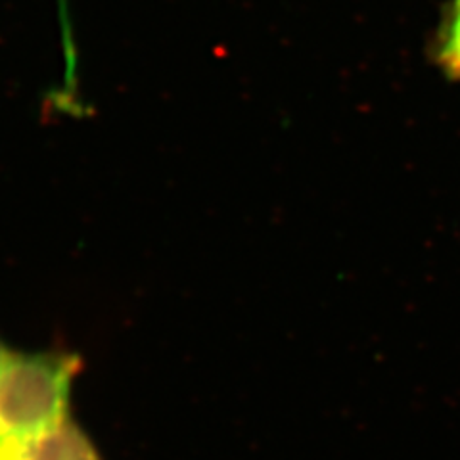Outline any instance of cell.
<instances>
[{
	"label": "cell",
	"instance_id": "4",
	"mask_svg": "<svg viewBox=\"0 0 460 460\" xmlns=\"http://www.w3.org/2000/svg\"><path fill=\"white\" fill-rule=\"evenodd\" d=\"M10 353V349L6 348V345L3 343V341H0V365H3L4 363V358H6V355Z\"/></svg>",
	"mask_w": 460,
	"mask_h": 460
},
{
	"label": "cell",
	"instance_id": "1",
	"mask_svg": "<svg viewBox=\"0 0 460 460\" xmlns=\"http://www.w3.org/2000/svg\"><path fill=\"white\" fill-rule=\"evenodd\" d=\"M81 370L74 353L12 351L0 365V443L40 434L69 416Z\"/></svg>",
	"mask_w": 460,
	"mask_h": 460
},
{
	"label": "cell",
	"instance_id": "2",
	"mask_svg": "<svg viewBox=\"0 0 460 460\" xmlns=\"http://www.w3.org/2000/svg\"><path fill=\"white\" fill-rule=\"evenodd\" d=\"M0 460H102L89 436L69 419L31 438L0 443Z\"/></svg>",
	"mask_w": 460,
	"mask_h": 460
},
{
	"label": "cell",
	"instance_id": "3",
	"mask_svg": "<svg viewBox=\"0 0 460 460\" xmlns=\"http://www.w3.org/2000/svg\"><path fill=\"white\" fill-rule=\"evenodd\" d=\"M438 62L445 74L460 81V0H455L445 20L438 42Z\"/></svg>",
	"mask_w": 460,
	"mask_h": 460
}]
</instances>
